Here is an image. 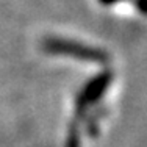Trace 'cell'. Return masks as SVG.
Here are the masks:
<instances>
[{
	"label": "cell",
	"instance_id": "3",
	"mask_svg": "<svg viewBox=\"0 0 147 147\" xmlns=\"http://www.w3.org/2000/svg\"><path fill=\"white\" fill-rule=\"evenodd\" d=\"M66 147H80V130H78L77 122H72V125L69 127Z\"/></svg>",
	"mask_w": 147,
	"mask_h": 147
},
{
	"label": "cell",
	"instance_id": "2",
	"mask_svg": "<svg viewBox=\"0 0 147 147\" xmlns=\"http://www.w3.org/2000/svg\"><path fill=\"white\" fill-rule=\"evenodd\" d=\"M111 82H113V72L111 71L100 72L97 77H94L92 80H89V82L86 83L85 89L80 92L78 97L86 105L96 103L97 100L105 94V91L108 89V86L111 85Z\"/></svg>",
	"mask_w": 147,
	"mask_h": 147
},
{
	"label": "cell",
	"instance_id": "4",
	"mask_svg": "<svg viewBox=\"0 0 147 147\" xmlns=\"http://www.w3.org/2000/svg\"><path fill=\"white\" fill-rule=\"evenodd\" d=\"M139 9L142 13H147V0H139Z\"/></svg>",
	"mask_w": 147,
	"mask_h": 147
},
{
	"label": "cell",
	"instance_id": "5",
	"mask_svg": "<svg viewBox=\"0 0 147 147\" xmlns=\"http://www.w3.org/2000/svg\"><path fill=\"white\" fill-rule=\"evenodd\" d=\"M116 2H119V0H100V3H103V5H113Z\"/></svg>",
	"mask_w": 147,
	"mask_h": 147
},
{
	"label": "cell",
	"instance_id": "1",
	"mask_svg": "<svg viewBox=\"0 0 147 147\" xmlns=\"http://www.w3.org/2000/svg\"><path fill=\"white\" fill-rule=\"evenodd\" d=\"M42 47L47 53H52V55H63V57L83 59V61H88V63H100V64L108 61V55L103 50L71 39L49 38V39L44 41Z\"/></svg>",
	"mask_w": 147,
	"mask_h": 147
}]
</instances>
